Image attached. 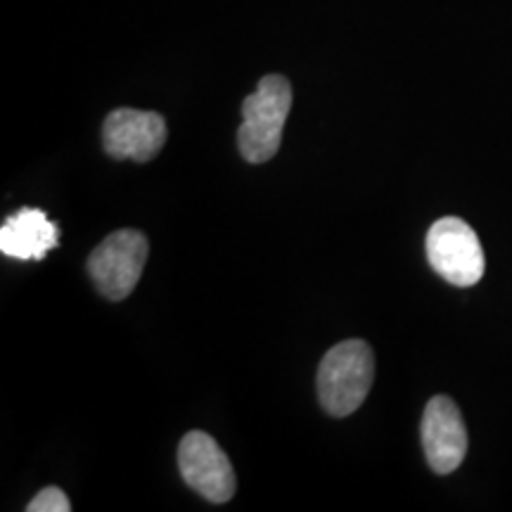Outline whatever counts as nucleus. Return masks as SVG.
Wrapping results in <instances>:
<instances>
[{
  "label": "nucleus",
  "instance_id": "f257e3e1",
  "mask_svg": "<svg viewBox=\"0 0 512 512\" xmlns=\"http://www.w3.org/2000/svg\"><path fill=\"white\" fill-rule=\"evenodd\" d=\"M290 107L292 86L280 74L264 76L256 91L242 102L238 147L249 164H264L278 155Z\"/></svg>",
  "mask_w": 512,
  "mask_h": 512
},
{
  "label": "nucleus",
  "instance_id": "f03ea898",
  "mask_svg": "<svg viewBox=\"0 0 512 512\" xmlns=\"http://www.w3.org/2000/svg\"><path fill=\"white\" fill-rule=\"evenodd\" d=\"M375 356L363 339H347L323 356L318 368V399L335 418L361 408L373 387Z\"/></svg>",
  "mask_w": 512,
  "mask_h": 512
},
{
  "label": "nucleus",
  "instance_id": "7ed1b4c3",
  "mask_svg": "<svg viewBox=\"0 0 512 512\" xmlns=\"http://www.w3.org/2000/svg\"><path fill=\"white\" fill-rule=\"evenodd\" d=\"M427 259L446 283L472 287L482 280L486 259L472 226L458 216H444L427 233Z\"/></svg>",
  "mask_w": 512,
  "mask_h": 512
},
{
  "label": "nucleus",
  "instance_id": "20e7f679",
  "mask_svg": "<svg viewBox=\"0 0 512 512\" xmlns=\"http://www.w3.org/2000/svg\"><path fill=\"white\" fill-rule=\"evenodd\" d=\"M147 252V238L138 230H117L107 235L88 259V273L102 297L121 302L136 290Z\"/></svg>",
  "mask_w": 512,
  "mask_h": 512
},
{
  "label": "nucleus",
  "instance_id": "39448f33",
  "mask_svg": "<svg viewBox=\"0 0 512 512\" xmlns=\"http://www.w3.org/2000/svg\"><path fill=\"white\" fill-rule=\"evenodd\" d=\"M185 484L211 503H228L235 494V472L226 451L207 432H188L178 446Z\"/></svg>",
  "mask_w": 512,
  "mask_h": 512
},
{
  "label": "nucleus",
  "instance_id": "423d86ee",
  "mask_svg": "<svg viewBox=\"0 0 512 512\" xmlns=\"http://www.w3.org/2000/svg\"><path fill=\"white\" fill-rule=\"evenodd\" d=\"M166 143V121L162 114L131 110H114L102 124V147L114 159L152 162Z\"/></svg>",
  "mask_w": 512,
  "mask_h": 512
},
{
  "label": "nucleus",
  "instance_id": "0eeeda50",
  "mask_svg": "<svg viewBox=\"0 0 512 512\" xmlns=\"http://www.w3.org/2000/svg\"><path fill=\"white\" fill-rule=\"evenodd\" d=\"M422 448L437 475L456 472L467 456V427L456 401L434 396L422 413Z\"/></svg>",
  "mask_w": 512,
  "mask_h": 512
},
{
  "label": "nucleus",
  "instance_id": "6e6552de",
  "mask_svg": "<svg viewBox=\"0 0 512 512\" xmlns=\"http://www.w3.org/2000/svg\"><path fill=\"white\" fill-rule=\"evenodd\" d=\"M57 226L41 209H22L0 228V249L5 256L19 261H41L57 247Z\"/></svg>",
  "mask_w": 512,
  "mask_h": 512
},
{
  "label": "nucleus",
  "instance_id": "1a4fd4ad",
  "mask_svg": "<svg viewBox=\"0 0 512 512\" xmlns=\"http://www.w3.org/2000/svg\"><path fill=\"white\" fill-rule=\"evenodd\" d=\"M29 512H69L72 510V503H69L67 494L57 486H46L43 491H38L34 501L27 505Z\"/></svg>",
  "mask_w": 512,
  "mask_h": 512
}]
</instances>
